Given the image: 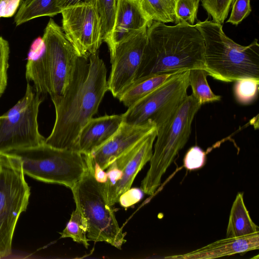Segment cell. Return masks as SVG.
<instances>
[{"instance_id": "d4e9b609", "label": "cell", "mask_w": 259, "mask_h": 259, "mask_svg": "<svg viewBox=\"0 0 259 259\" xmlns=\"http://www.w3.org/2000/svg\"><path fill=\"white\" fill-rule=\"evenodd\" d=\"M235 82L234 94L239 103L248 105L256 99L258 92L259 78H244Z\"/></svg>"}, {"instance_id": "4316f807", "label": "cell", "mask_w": 259, "mask_h": 259, "mask_svg": "<svg viewBox=\"0 0 259 259\" xmlns=\"http://www.w3.org/2000/svg\"><path fill=\"white\" fill-rule=\"evenodd\" d=\"M200 0H177L175 8L176 22L185 21L194 25Z\"/></svg>"}, {"instance_id": "d6986e66", "label": "cell", "mask_w": 259, "mask_h": 259, "mask_svg": "<svg viewBox=\"0 0 259 259\" xmlns=\"http://www.w3.org/2000/svg\"><path fill=\"white\" fill-rule=\"evenodd\" d=\"M256 233H258V227L250 217L243 194L238 193L231 209L226 237H239Z\"/></svg>"}, {"instance_id": "d6a6232c", "label": "cell", "mask_w": 259, "mask_h": 259, "mask_svg": "<svg viewBox=\"0 0 259 259\" xmlns=\"http://www.w3.org/2000/svg\"><path fill=\"white\" fill-rule=\"evenodd\" d=\"M92 4L95 5V0H59V7L62 9L66 8L81 4Z\"/></svg>"}, {"instance_id": "277c9868", "label": "cell", "mask_w": 259, "mask_h": 259, "mask_svg": "<svg viewBox=\"0 0 259 259\" xmlns=\"http://www.w3.org/2000/svg\"><path fill=\"white\" fill-rule=\"evenodd\" d=\"M204 43V70L224 82L244 78H259V44L255 39L241 46L227 36L222 25L207 19L195 24Z\"/></svg>"}, {"instance_id": "44dd1931", "label": "cell", "mask_w": 259, "mask_h": 259, "mask_svg": "<svg viewBox=\"0 0 259 259\" xmlns=\"http://www.w3.org/2000/svg\"><path fill=\"white\" fill-rule=\"evenodd\" d=\"M206 71L203 69H194L189 71V82L193 96L201 105L220 101L221 97L214 94L209 87Z\"/></svg>"}, {"instance_id": "603a6c76", "label": "cell", "mask_w": 259, "mask_h": 259, "mask_svg": "<svg viewBox=\"0 0 259 259\" xmlns=\"http://www.w3.org/2000/svg\"><path fill=\"white\" fill-rule=\"evenodd\" d=\"M87 231L85 220L76 207L65 228L60 233L61 238H71L74 241L82 244L87 248L89 246V241L87 238Z\"/></svg>"}, {"instance_id": "2e32d148", "label": "cell", "mask_w": 259, "mask_h": 259, "mask_svg": "<svg viewBox=\"0 0 259 259\" xmlns=\"http://www.w3.org/2000/svg\"><path fill=\"white\" fill-rule=\"evenodd\" d=\"M122 122V114L92 118L80 130L74 151L84 155L90 154L108 141Z\"/></svg>"}, {"instance_id": "ac0fdd59", "label": "cell", "mask_w": 259, "mask_h": 259, "mask_svg": "<svg viewBox=\"0 0 259 259\" xmlns=\"http://www.w3.org/2000/svg\"><path fill=\"white\" fill-rule=\"evenodd\" d=\"M180 72L156 74L141 77L130 85L117 99L130 107Z\"/></svg>"}, {"instance_id": "6da1fadb", "label": "cell", "mask_w": 259, "mask_h": 259, "mask_svg": "<svg viewBox=\"0 0 259 259\" xmlns=\"http://www.w3.org/2000/svg\"><path fill=\"white\" fill-rule=\"evenodd\" d=\"M107 91V69L99 52L89 58L79 56L63 95L51 97L56 118L45 143L74 151L80 130L97 113Z\"/></svg>"}, {"instance_id": "8992f818", "label": "cell", "mask_w": 259, "mask_h": 259, "mask_svg": "<svg viewBox=\"0 0 259 259\" xmlns=\"http://www.w3.org/2000/svg\"><path fill=\"white\" fill-rule=\"evenodd\" d=\"M8 153L20 160L24 175L44 183L64 185L70 189L88 170L81 153L54 148L45 143Z\"/></svg>"}, {"instance_id": "5b68a950", "label": "cell", "mask_w": 259, "mask_h": 259, "mask_svg": "<svg viewBox=\"0 0 259 259\" xmlns=\"http://www.w3.org/2000/svg\"><path fill=\"white\" fill-rule=\"evenodd\" d=\"M201 104L193 96H187L172 117L156 130V141L150 167L141 183L144 193L152 195L179 152L187 142L194 116Z\"/></svg>"}, {"instance_id": "83f0119b", "label": "cell", "mask_w": 259, "mask_h": 259, "mask_svg": "<svg viewBox=\"0 0 259 259\" xmlns=\"http://www.w3.org/2000/svg\"><path fill=\"white\" fill-rule=\"evenodd\" d=\"M9 55V44L6 39L0 36V97L7 86Z\"/></svg>"}, {"instance_id": "e0dca14e", "label": "cell", "mask_w": 259, "mask_h": 259, "mask_svg": "<svg viewBox=\"0 0 259 259\" xmlns=\"http://www.w3.org/2000/svg\"><path fill=\"white\" fill-rule=\"evenodd\" d=\"M259 234L239 237H226L191 252L166 256L171 259H212L258 249Z\"/></svg>"}, {"instance_id": "ba28073f", "label": "cell", "mask_w": 259, "mask_h": 259, "mask_svg": "<svg viewBox=\"0 0 259 259\" xmlns=\"http://www.w3.org/2000/svg\"><path fill=\"white\" fill-rule=\"evenodd\" d=\"M24 176L17 157L0 153V258L11 253L18 220L29 203L30 188Z\"/></svg>"}, {"instance_id": "484cf974", "label": "cell", "mask_w": 259, "mask_h": 259, "mask_svg": "<svg viewBox=\"0 0 259 259\" xmlns=\"http://www.w3.org/2000/svg\"><path fill=\"white\" fill-rule=\"evenodd\" d=\"M202 6L212 21L222 24L228 17L235 0H200Z\"/></svg>"}, {"instance_id": "30bf717a", "label": "cell", "mask_w": 259, "mask_h": 259, "mask_svg": "<svg viewBox=\"0 0 259 259\" xmlns=\"http://www.w3.org/2000/svg\"><path fill=\"white\" fill-rule=\"evenodd\" d=\"M189 71L179 73L128 108L123 122L131 124L153 123L160 129L185 100L189 86Z\"/></svg>"}, {"instance_id": "f546056e", "label": "cell", "mask_w": 259, "mask_h": 259, "mask_svg": "<svg viewBox=\"0 0 259 259\" xmlns=\"http://www.w3.org/2000/svg\"><path fill=\"white\" fill-rule=\"evenodd\" d=\"M206 153L198 146L190 148L184 158V166L188 170L202 167L205 163Z\"/></svg>"}, {"instance_id": "cb8c5ba5", "label": "cell", "mask_w": 259, "mask_h": 259, "mask_svg": "<svg viewBox=\"0 0 259 259\" xmlns=\"http://www.w3.org/2000/svg\"><path fill=\"white\" fill-rule=\"evenodd\" d=\"M118 0H95V6L100 18L103 42L109 37L112 30Z\"/></svg>"}, {"instance_id": "ffe728a7", "label": "cell", "mask_w": 259, "mask_h": 259, "mask_svg": "<svg viewBox=\"0 0 259 259\" xmlns=\"http://www.w3.org/2000/svg\"><path fill=\"white\" fill-rule=\"evenodd\" d=\"M59 0H24L21 3L14 17L16 26L33 19L44 17H53L61 13Z\"/></svg>"}, {"instance_id": "7c38bea8", "label": "cell", "mask_w": 259, "mask_h": 259, "mask_svg": "<svg viewBox=\"0 0 259 259\" xmlns=\"http://www.w3.org/2000/svg\"><path fill=\"white\" fill-rule=\"evenodd\" d=\"M62 29L78 55L89 57L102 43L101 24L96 7L81 4L62 10Z\"/></svg>"}, {"instance_id": "3957f363", "label": "cell", "mask_w": 259, "mask_h": 259, "mask_svg": "<svg viewBox=\"0 0 259 259\" xmlns=\"http://www.w3.org/2000/svg\"><path fill=\"white\" fill-rule=\"evenodd\" d=\"M79 57L62 28L53 19L42 37L32 42L27 56L25 77L36 92L51 98L63 95Z\"/></svg>"}, {"instance_id": "52a82bcc", "label": "cell", "mask_w": 259, "mask_h": 259, "mask_svg": "<svg viewBox=\"0 0 259 259\" xmlns=\"http://www.w3.org/2000/svg\"><path fill=\"white\" fill-rule=\"evenodd\" d=\"M71 189L76 205L84 217L89 241L105 242L120 249L126 242L111 207L105 200L101 183L91 167Z\"/></svg>"}, {"instance_id": "1f68e13d", "label": "cell", "mask_w": 259, "mask_h": 259, "mask_svg": "<svg viewBox=\"0 0 259 259\" xmlns=\"http://www.w3.org/2000/svg\"><path fill=\"white\" fill-rule=\"evenodd\" d=\"M22 2V0H0V18L12 17Z\"/></svg>"}, {"instance_id": "4fadbf2b", "label": "cell", "mask_w": 259, "mask_h": 259, "mask_svg": "<svg viewBox=\"0 0 259 259\" xmlns=\"http://www.w3.org/2000/svg\"><path fill=\"white\" fill-rule=\"evenodd\" d=\"M147 28L118 44L110 56L108 91L115 98L137 79L147 44Z\"/></svg>"}, {"instance_id": "7a4b0ae2", "label": "cell", "mask_w": 259, "mask_h": 259, "mask_svg": "<svg viewBox=\"0 0 259 259\" xmlns=\"http://www.w3.org/2000/svg\"><path fill=\"white\" fill-rule=\"evenodd\" d=\"M147 32L137 79L156 74L204 70V40L195 25L180 21L169 26L153 21Z\"/></svg>"}, {"instance_id": "f1b7e54d", "label": "cell", "mask_w": 259, "mask_h": 259, "mask_svg": "<svg viewBox=\"0 0 259 259\" xmlns=\"http://www.w3.org/2000/svg\"><path fill=\"white\" fill-rule=\"evenodd\" d=\"M232 7L230 16L227 22L235 25H238L251 12L250 0H235Z\"/></svg>"}, {"instance_id": "5bb4252c", "label": "cell", "mask_w": 259, "mask_h": 259, "mask_svg": "<svg viewBox=\"0 0 259 259\" xmlns=\"http://www.w3.org/2000/svg\"><path fill=\"white\" fill-rule=\"evenodd\" d=\"M155 129L156 126L151 122L142 124H131L122 122L115 134L104 144L90 154L83 155L85 161L93 168L105 170L114 160Z\"/></svg>"}, {"instance_id": "4dcf8cb0", "label": "cell", "mask_w": 259, "mask_h": 259, "mask_svg": "<svg viewBox=\"0 0 259 259\" xmlns=\"http://www.w3.org/2000/svg\"><path fill=\"white\" fill-rule=\"evenodd\" d=\"M144 192L141 189L130 188L119 197L118 202L124 207H128L139 202L143 197Z\"/></svg>"}, {"instance_id": "7402d4cb", "label": "cell", "mask_w": 259, "mask_h": 259, "mask_svg": "<svg viewBox=\"0 0 259 259\" xmlns=\"http://www.w3.org/2000/svg\"><path fill=\"white\" fill-rule=\"evenodd\" d=\"M177 0H140L143 9L153 20L163 23H175V8Z\"/></svg>"}, {"instance_id": "8fae6325", "label": "cell", "mask_w": 259, "mask_h": 259, "mask_svg": "<svg viewBox=\"0 0 259 259\" xmlns=\"http://www.w3.org/2000/svg\"><path fill=\"white\" fill-rule=\"evenodd\" d=\"M156 135L155 129L106 169V181L101 184L105 200L110 206L118 202L120 196L131 188L138 172L150 161Z\"/></svg>"}, {"instance_id": "9c48e42d", "label": "cell", "mask_w": 259, "mask_h": 259, "mask_svg": "<svg viewBox=\"0 0 259 259\" xmlns=\"http://www.w3.org/2000/svg\"><path fill=\"white\" fill-rule=\"evenodd\" d=\"M44 98L27 82L24 96L0 116V153L45 143L37 121L39 107Z\"/></svg>"}, {"instance_id": "9a60e30c", "label": "cell", "mask_w": 259, "mask_h": 259, "mask_svg": "<svg viewBox=\"0 0 259 259\" xmlns=\"http://www.w3.org/2000/svg\"><path fill=\"white\" fill-rule=\"evenodd\" d=\"M152 21L143 9L140 0H118L113 26L105 41L110 56L118 44L148 27Z\"/></svg>"}]
</instances>
